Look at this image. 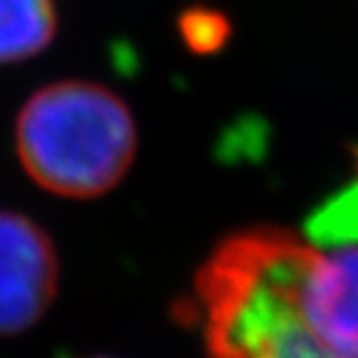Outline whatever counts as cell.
Instances as JSON below:
<instances>
[{"instance_id": "obj_1", "label": "cell", "mask_w": 358, "mask_h": 358, "mask_svg": "<svg viewBox=\"0 0 358 358\" xmlns=\"http://www.w3.org/2000/svg\"><path fill=\"white\" fill-rule=\"evenodd\" d=\"M319 247L279 226L228 235L196 277L210 358H358L319 342L300 314V284Z\"/></svg>"}, {"instance_id": "obj_2", "label": "cell", "mask_w": 358, "mask_h": 358, "mask_svg": "<svg viewBox=\"0 0 358 358\" xmlns=\"http://www.w3.org/2000/svg\"><path fill=\"white\" fill-rule=\"evenodd\" d=\"M17 156L40 189L89 200L112 191L138 152V126L126 100L96 82L42 87L17 117Z\"/></svg>"}, {"instance_id": "obj_3", "label": "cell", "mask_w": 358, "mask_h": 358, "mask_svg": "<svg viewBox=\"0 0 358 358\" xmlns=\"http://www.w3.org/2000/svg\"><path fill=\"white\" fill-rule=\"evenodd\" d=\"M59 291V256L33 219L0 210V338L26 333L49 312Z\"/></svg>"}, {"instance_id": "obj_4", "label": "cell", "mask_w": 358, "mask_h": 358, "mask_svg": "<svg viewBox=\"0 0 358 358\" xmlns=\"http://www.w3.org/2000/svg\"><path fill=\"white\" fill-rule=\"evenodd\" d=\"M298 303L314 338L340 356H358V245L328 254L319 249Z\"/></svg>"}, {"instance_id": "obj_5", "label": "cell", "mask_w": 358, "mask_h": 358, "mask_svg": "<svg viewBox=\"0 0 358 358\" xmlns=\"http://www.w3.org/2000/svg\"><path fill=\"white\" fill-rule=\"evenodd\" d=\"M59 33L56 0H0V66L42 54Z\"/></svg>"}, {"instance_id": "obj_6", "label": "cell", "mask_w": 358, "mask_h": 358, "mask_svg": "<svg viewBox=\"0 0 358 358\" xmlns=\"http://www.w3.org/2000/svg\"><path fill=\"white\" fill-rule=\"evenodd\" d=\"M307 240L314 247L358 245V152L356 179L312 212L310 221H307Z\"/></svg>"}, {"instance_id": "obj_7", "label": "cell", "mask_w": 358, "mask_h": 358, "mask_svg": "<svg viewBox=\"0 0 358 358\" xmlns=\"http://www.w3.org/2000/svg\"><path fill=\"white\" fill-rule=\"evenodd\" d=\"M179 35L184 45L196 54H214L231 38V21L221 10L193 5L179 14Z\"/></svg>"}, {"instance_id": "obj_8", "label": "cell", "mask_w": 358, "mask_h": 358, "mask_svg": "<svg viewBox=\"0 0 358 358\" xmlns=\"http://www.w3.org/2000/svg\"><path fill=\"white\" fill-rule=\"evenodd\" d=\"M89 358H110V356H89Z\"/></svg>"}]
</instances>
